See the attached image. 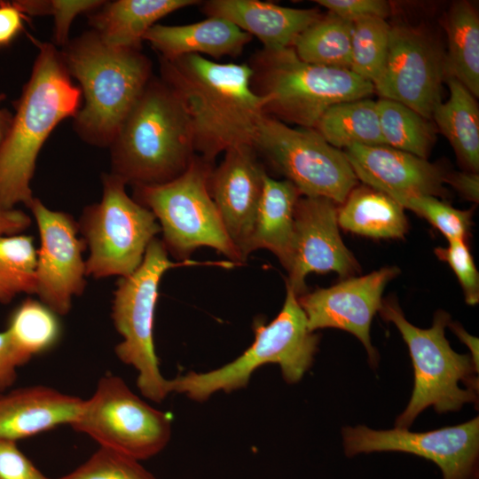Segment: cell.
Listing matches in <instances>:
<instances>
[{
  "instance_id": "cell-1",
  "label": "cell",
  "mask_w": 479,
  "mask_h": 479,
  "mask_svg": "<svg viewBox=\"0 0 479 479\" xmlns=\"http://www.w3.org/2000/svg\"><path fill=\"white\" fill-rule=\"evenodd\" d=\"M160 62V78L188 116L197 155L213 163L230 148L254 146L266 114L263 98L252 88L248 63H220L200 55Z\"/></svg>"
},
{
  "instance_id": "cell-2",
  "label": "cell",
  "mask_w": 479,
  "mask_h": 479,
  "mask_svg": "<svg viewBox=\"0 0 479 479\" xmlns=\"http://www.w3.org/2000/svg\"><path fill=\"white\" fill-rule=\"evenodd\" d=\"M30 38L38 54L0 145V206L5 208L19 203L29 206L34 199L30 182L43 143L81 106V90L72 82L60 51L51 43Z\"/></svg>"
},
{
  "instance_id": "cell-3",
  "label": "cell",
  "mask_w": 479,
  "mask_h": 479,
  "mask_svg": "<svg viewBox=\"0 0 479 479\" xmlns=\"http://www.w3.org/2000/svg\"><path fill=\"white\" fill-rule=\"evenodd\" d=\"M109 147L111 173L134 187L177 178L196 155L191 123L182 104L161 78L153 76Z\"/></svg>"
},
{
  "instance_id": "cell-4",
  "label": "cell",
  "mask_w": 479,
  "mask_h": 479,
  "mask_svg": "<svg viewBox=\"0 0 479 479\" xmlns=\"http://www.w3.org/2000/svg\"><path fill=\"white\" fill-rule=\"evenodd\" d=\"M60 53L84 98L74 117L76 133L90 145L110 146L153 76L150 59L140 49L105 43L93 30L68 40Z\"/></svg>"
},
{
  "instance_id": "cell-5",
  "label": "cell",
  "mask_w": 479,
  "mask_h": 479,
  "mask_svg": "<svg viewBox=\"0 0 479 479\" xmlns=\"http://www.w3.org/2000/svg\"><path fill=\"white\" fill-rule=\"evenodd\" d=\"M248 65L251 85L263 99L264 114L300 128L314 130L330 106L374 92L373 83L349 69L307 63L292 47L262 49Z\"/></svg>"
},
{
  "instance_id": "cell-6",
  "label": "cell",
  "mask_w": 479,
  "mask_h": 479,
  "mask_svg": "<svg viewBox=\"0 0 479 479\" xmlns=\"http://www.w3.org/2000/svg\"><path fill=\"white\" fill-rule=\"evenodd\" d=\"M380 313L399 330L414 370L411 399L397 418L395 428L408 429L429 406L441 413L459 411L465 404H477L478 369L470 355L455 352L445 338L444 329L451 322L447 312L437 310L428 329L411 324L395 299L382 301Z\"/></svg>"
},
{
  "instance_id": "cell-7",
  "label": "cell",
  "mask_w": 479,
  "mask_h": 479,
  "mask_svg": "<svg viewBox=\"0 0 479 479\" xmlns=\"http://www.w3.org/2000/svg\"><path fill=\"white\" fill-rule=\"evenodd\" d=\"M255 341L239 357L207 372H190L169 380V391L202 402L217 391L231 392L247 385L251 374L265 364H278L287 383L298 382L311 366L319 337L308 327L297 295L287 286L284 305L268 325L254 324Z\"/></svg>"
},
{
  "instance_id": "cell-8",
  "label": "cell",
  "mask_w": 479,
  "mask_h": 479,
  "mask_svg": "<svg viewBox=\"0 0 479 479\" xmlns=\"http://www.w3.org/2000/svg\"><path fill=\"white\" fill-rule=\"evenodd\" d=\"M215 264L232 268L231 262H172L162 240L153 239L137 269L117 283L114 294L112 318L122 341L115 346L117 357L137 372V386L141 394L160 403L170 393L169 380L161 373L153 342V323L159 283L169 269Z\"/></svg>"
},
{
  "instance_id": "cell-9",
  "label": "cell",
  "mask_w": 479,
  "mask_h": 479,
  "mask_svg": "<svg viewBox=\"0 0 479 479\" xmlns=\"http://www.w3.org/2000/svg\"><path fill=\"white\" fill-rule=\"evenodd\" d=\"M213 163L195 155L177 178L157 185L134 187L133 199L155 216L163 244L179 262L200 247H209L235 264L242 263L209 192Z\"/></svg>"
},
{
  "instance_id": "cell-10",
  "label": "cell",
  "mask_w": 479,
  "mask_h": 479,
  "mask_svg": "<svg viewBox=\"0 0 479 479\" xmlns=\"http://www.w3.org/2000/svg\"><path fill=\"white\" fill-rule=\"evenodd\" d=\"M115 175H102V198L87 206L78 228L89 247L86 275L127 277L141 264L150 242L161 232L151 210L130 198Z\"/></svg>"
},
{
  "instance_id": "cell-11",
  "label": "cell",
  "mask_w": 479,
  "mask_h": 479,
  "mask_svg": "<svg viewBox=\"0 0 479 479\" xmlns=\"http://www.w3.org/2000/svg\"><path fill=\"white\" fill-rule=\"evenodd\" d=\"M71 427L109 448L141 460L168 444L171 418L136 395L119 376L105 374L93 395L83 400Z\"/></svg>"
},
{
  "instance_id": "cell-12",
  "label": "cell",
  "mask_w": 479,
  "mask_h": 479,
  "mask_svg": "<svg viewBox=\"0 0 479 479\" xmlns=\"http://www.w3.org/2000/svg\"><path fill=\"white\" fill-rule=\"evenodd\" d=\"M254 147L302 196L324 197L341 205L357 185L358 179L344 153L315 130L293 128L265 115Z\"/></svg>"
},
{
  "instance_id": "cell-13",
  "label": "cell",
  "mask_w": 479,
  "mask_h": 479,
  "mask_svg": "<svg viewBox=\"0 0 479 479\" xmlns=\"http://www.w3.org/2000/svg\"><path fill=\"white\" fill-rule=\"evenodd\" d=\"M446 54L424 27L390 25L387 59L373 83L381 98L401 103L431 120L442 102L446 79Z\"/></svg>"
},
{
  "instance_id": "cell-14",
  "label": "cell",
  "mask_w": 479,
  "mask_h": 479,
  "mask_svg": "<svg viewBox=\"0 0 479 479\" xmlns=\"http://www.w3.org/2000/svg\"><path fill=\"white\" fill-rule=\"evenodd\" d=\"M345 454L403 452L435 462L443 479H477L479 419L428 432L395 428L373 430L360 425L342 428Z\"/></svg>"
},
{
  "instance_id": "cell-15",
  "label": "cell",
  "mask_w": 479,
  "mask_h": 479,
  "mask_svg": "<svg viewBox=\"0 0 479 479\" xmlns=\"http://www.w3.org/2000/svg\"><path fill=\"white\" fill-rule=\"evenodd\" d=\"M40 234L41 246L36 251L35 294L57 315H66L74 296L82 294L86 280V248L78 236V224L69 215L47 208L34 198L27 207Z\"/></svg>"
},
{
  "instance_id": "cell-16",
  "label": "cell",
  "mask_w": 479,
  "mask_h": 479,
  "mask_svg": "<svg viewBox=\"0 0 479 479\" xmlns=\"http://www.w3.org/2000/svg\"><path fill=\"white\" fill-rule=\"evenodd\" d=\"M338 206L324 197L301 195L296 202L287 286L297 296L307 292L305 279L311 272L334 271L347 279L359 271L340 234Z\"/></svg>"
},
{
  "instance_id": "cell-17",
  "label": "cell",
  "mask_w": 479,
  "mask_h": 479,
  "mask_svg": "<svg viewBox=\"0 0 479 479\" xmlns=\"http://www.w3.org/2000/svg\"><path fill=\"white\" fill-rule=\"evenodd\" d=\"M399 272L397 267H383L360 277H349L326 288H318L297 296L311 332L338 328L355 335L365 348L370 365L375 367L378 353L371 343L373 316L382 306L388 283Z\"/></svg>"
},
{
  "instance_id": "cell-18",
  "label": "cell",
  "mask_w": 479,
  "mask_h": 479,
  "mask_svg": "<svg viewBox=\"0 0 479 479\" xmlns=\"http://www.w3.org/2000/svg\"><path fill=\"white\" fill-rule=\"evenodd\" d=\"M267 173L249 145L228 149L209 177V192L225 230L242 262L249 253V242Z\"/></svg>"
},
{
  "instance_id": "cell-19",
  "label": "cell",
  "mask_w": 479,
  "mask_h": 479,
  "mask_svg": "<svg viewBox=\"0 0 479 479\" xmlns=\"http://www.w3.org/2000/svg\"><path fill=\"white\" fill-rule=\"evenodd\" d=\"M342 152L358 180L392 199L445 192L447 174L427 159L385 145H353Z\"/></svg>"
},
{
  "instance_id": "cell-20",
  "label": "cell",
  "mask_w": 479,
  "mask_h": 479,
  "mask_svg": "<svg viewBox=\"0 0 479 479\" xmlns=\"http://www.w3.org/2000/svg\"><path fill=\"white\" fill-rule=\"evenodd\" d=\"M83 399L55 389L36 385L0 393V440L16 442L51 430L71 426Z\"/></svg>"
},
{
  "instance_id": "cell-21",
  "label": "cell",
  "mask_w": 479,
  "mask_h": 479,
  "mask_svg": "<svg viewBox=\"0 0 479 479\" xmlns=\"http://www.w3.org/2000/svg\"><path fill=\"white\" fill-rule=\"evenodd\" d=\"M208 17L229 20L262 42L263 48L278 51L292 47L298 35L317 20V9L285 7L259 0H209L202 4Z\"/></svg>"
},
{
  "instance_id": "cell-22",
  "label": "cell",
  "mask_w": 479,
  "mask_h": 479,
  "mask_svg": "<svg viewBox=\"0 0 479 479\" xmlns=\"http://www.w3.org/2000/svg\"><path fill=\"white\" fill-rule=\"evenodd\" d=\"M144 40L165 59L186 55L220 59L239 56L252 36L227 20L208 17L185 25L155 24L146 32Z\"/></svg>"
},
{
  "instance_id": "cell-23",
  "label": "cell",
  "mask_w": 479,
  "mask_h": 479,
  "mask_svg": "<svg viewBox=\"0 0 479 479\" xmlns=\"http://www.w3.org/2000/svg\"><path fill=\"white\" fill-rule=\"evenodd\" d=\"M196 0H116L106 2L90 12L92 30L106 44L140 49L146 32L163 17L191 5Z\"/></svg>"
},
{
  "instance_id": "cell-24",
  "label": "cell",
  "mask_w": 479,
  "mask_h": 479,
  "mask_svg": "<svg viewBox=\"0 0 479 479\" xmlns=\"http://www.w3.org/2000/svg\"><path fill=\"white\" fill-rule=\"evenodd\" d=\"M301 196L290 181L267 174L249 242V253L264 248L273 253L287 270L292 252L294 209Z\"/></svg>"
},
{
  "instance_id": "cell-25",
  "label": "cell",
  "mask_w": 479,
  "mask_h": 479,
  "mask_svg": "<svg viewBox=\"0 0 479 479\" xmlns=\"http://www.w3.org/2000/svg\"><path fill=\"white\" fill-rule=\"evenodd\" d=\"M339 227L375 239H402L408 230L404 208L368 185L354 187L338 206Z\"/></svg>"
},
{
  "instance_id": "cell-26",
  "label": "cell",
  "mask_w": 479,
  "mask_h": 479,
  "mask_svg": "<svg viewBox=\"0 0 479 479\" xmlns=\"http://www.w3.org/2000/svg\"><path fill=\"white\" fill-rule=\"evenodd\" d=\"M450 95L431 120L468 171L479 170V108L475 97L456 78L446 76Z\"/></svg>"
},
{
  "instance_id": "cell-27",
  "label": "cell",
  "mask_w": 479,
  "mask_h": 479,
  "mask_svg": "<svg viewBox=\"0 0 479 479\" xmlns=\"http://www.w3.org/2000/svg\"><path fill=\"white\" fill-rule=\"evenodd\" d=\"M447 75L456 78L475 98L479 96V17L467 1L452 4L445 19Z\"/></svg>"
},
{
  "instance_id": "cell-28",
  "label": "cell",
  "mask_w": 479,
  "mask_h": 479,
  "mask_svg": "<svg viewBox=\"0 0 479 479\" xmlns=\"http://www.w3.org/2000/svg\"><path fill=\"white\" fill-rule=\"evenodd\" d=\"M314 130L337 149L343 150L353 145H385L376 101L368 98L343 101L330 106Z\"/></svg>"
},
{
  "instance_id": "cell-29",
  "label": "cell",
  "mask_w": 479,
  "mask_h": 479,
  "mask_svg": "<svg viewBox=\"0 0 479 479\" xmlns=\"http://www.w3.org/2000/svg\"><path fill=\"white\" fill-rule=\"evenodd\" d=\"M352 27L353 23L331 12L321 14L298 35L292 48L307 63L349 69Z\"/></svg>"
},
{
  "instance_id": "cell-30",
  "label": "cell",
  "mask_w": 479,
  "mask_h": 479,
  "mask_svg": "<svg viewBox=\"0 0 479 479\" xmlns=\"http://www.w3.org/2000/svg\"><path fill=\"white\" fill-rule=\"evenodd\" d=\"M5 331L26 364L58 342L61 326L58 315L49 307L41 301L27 298L12 311Z\"/></svg>"
},
{
  "instance_id": "cell-31",
  "label": "cell",
  "mask_w": 479,
  "mask_h": 479,
  "mask_svg": "<svg viewBox=\"0 0 479 479\" xmlns=\"http://www.w3.org/2000/svg\"><path fill=\"white\" fill-rule=\"evenodd\" d=\"M376 105L385 145L426 159L436 140L431 120L394 100L381 98Z\"/></svg>"
},
{
  "instance_id": "cell-32",
  "label": "cell",
  "mask_w": 479,
  "mask_h": 479,
  "mask_svg": "<svg viewBox=\"0 0 479 479\" xmlns=\"http://www.w3.org/2000/svg\"><path fill=\"white\" fill-rule=\"evenodd\" d=\"M36 251L31 236H0V303L35 293Z\"/></svg>"
},
{
  "instance_id": "cell-33",
  "label": "cell",
  "mask_w": 479,
  "mask_h": 479,
  "mask_svg": "<svg viewBox=\"0 0 479 479\" xmlns=\"http://www.w3.org/2000/svg\"><path fill=\"white\" fill-rule=\"evenodd\" d=\"M390 25L385 19L367 18L353 23L349 70L373 83L384 67Z\"/></svg>"
},
{
  "instance_id": "cell-34",
  "label": "cell",
  "mask_w": 479,
  "mask_h": 479,
  "mask_svg": "<svg viewBox=\"0 0 479 479\" xmlns=\"http://www.w3.org/2000/svg\"><path fill=\"white\" fill-rule=\"evenodd\" d=\"M395 200L404 208H408L427 219L448 240H463L471 225V210H460L430 195L398 197Z\"/></svg>"
},
{
  "instance_id": "cell-35",
  "label": "cell",
  "mask_w": 479,
  "mask_h": 479,
  "mask_svg": "<svg viewBox=\"0 0 479 479\" xmlns=\"http://www.w3.org/2000/svg\"><path fill=\"white\" fill-rule=\"evenodd\" d=\"M59 479H156L139 460L99 446L84 463Z\"/></svg>"
},
{
  "instance_id": "cell-36",
  "label": "cell",
  "mask_w": 479,
  "mask_h": 479,
  "mask_svg": "<svg viewBox=\"0 0 479 479\" xmlns=\"http://www.w3.org/2000/svg\"><path fill=\"white\" fill-rule=\"evenodd\" d=\"M27 16L52 15L54 18V40L58 45L65 46L68 42V33L72 21L82 12H91L99 8L105 1L99 0H51V1H15Z\"/></svg>"
},
{
  "instance_id": "cell-37",
  "label": "cell",
  "mask_w": 479,
  "mask_h": 479,
  "mask_svg": "<svg viewBox=\"0 0 479 479\" xmlns=\"http://www.w3.org/2000/svg\"><path fill=\"white\" fill-rule=\"evenodd\" d=\"M448 241L447 247H437L435 253L456 274L467 303L475 305L479 302V275L469 248L463 240Z\"/></svg>"
},
{
  "instance_id": "cell-38",
  "label": "cell",
  "mask_w": 479,
  "mask_h": 479,
  "mask_svg": "<svg viewBox=\"0 0 479 479\" xmlns=\"http://www.w3.org/2000/svg\"><path fill=\"white\" fill-rule=\"evenodd\" d=\"M319 5L345 20L354 23L367 18L386 19L390 13L388 2L382 0H316Z\"/></svg>"
},
{
  "instance_id": "cell-39",
  "label": "cell",
  "mask_w": 479,
  "mask_h": 479,
  "mask_svg": "<svg viewBox=\"0 0 479 479\" xmlns=\"http://www.w3.org/2000/svg\"><path fill=\"white\" fill-rule=\"evenodd\" d=\"M0 479H50L19 449L16 442L0 440Z\"/></svg>"
},
{
  "instance_id": "cell-40",
  "label": "cell",
  "mask_w": 479,
  "mask_h": 479,
  "mask_svg": "<svg viewBox=\"0 0 479 479\" xmlns=\"http://www.w3.org/2000/svg\"><path fill=\"white\" fill-rule=\"evenodd\" d=\"M28 18L15 1H0V49L12 43L24 30Z\"/></svg>"
},
{
  "instance_id": "cell-41",
  "label": "cell",
  "mask_w": 479,
  "mask_h": 479,
  "mask_svg": "<svg viewBox=\"0 0 479 479\" xmlns=\"http://www.w3.org/2000/svg\"><path fill=\"white\" fill-rule=\"evenodd\" d=\"M23 365L6 331L0 332V393L12 386Z\"/></svg>"
},
{
  "instance_id": "cell-42",
  "label": "cell",
  "mask_w": 479,
  "mask_h": 479,
  "mask_svg": "<svg viewBox=\"0 0 479 479\" xmlns=\"http://www.w3.org/2000/svg\"><path fill=\"white\" fill-rule=\"evenodd\" d=\"M446 183L450 184L466 199L478 202L479 175L475 172H455L447 174Z\"/></svg>"
},
{
  "instance_id": "cell-43",
  "label": "cell",
  "mask_w": 479,
  "mask_h": 479,
  "mask_svg": "<svg viewBox=\"0 0 479 479\" xmlns=\"http://www.w3.org/2000/svg\"><path fill=\"white\" fill-rule=\"evenodd\" d=\"M30 224L31 218L25 212L0 206V236L20 234Z\"/></svg>"
},
{
  "instance_id": "cell-44",
  "label": "cell",
  "mask_w": 479,
  "mask_h": 479,
  "mask_svg": "<svg viewBox=\"0 0 479 479\" xmlns=\"http://www.w3.org/2000/svg\"><path fill=\"white\" fill-rule=\"evenodd\" d=\"M452 331L458 336V338L466 344L469 350L472 360L478 369V339L469 334L459 324L450 322L449 325Z\"/></svg>"
},
{
  "instance_id": "cell-45",
  "label": "cell",
  "mask_w": 479,
  "mask_h": 479,
  "mask_svg": "<svg viewBox=\"0 0 479 479\" xmlns=\"http://www.w3.org/2000/svg\"><path fill=\"white\" fill-rule=\"evenodd\" d=\"M5 94L0 93V145L9 131L13 116L6 108L1 107V102L5 99Z\"/></svg>"
}]
</instances>
